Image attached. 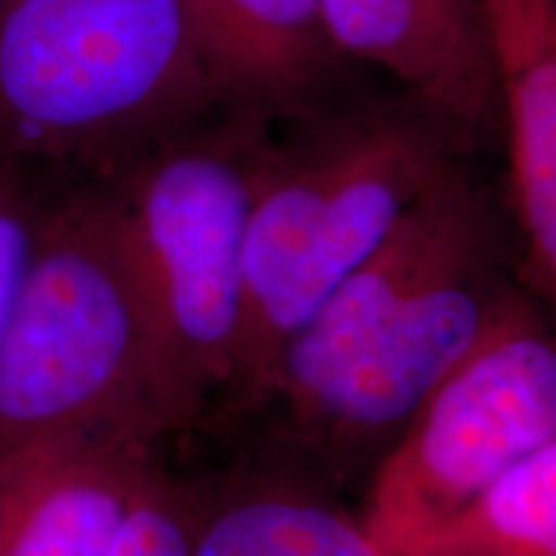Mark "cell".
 <instances>
[{
  "instance_id": "1",
  "label": "cell",
  "mask_w": 556,
  "mask_h": 556,
  "mask_svg": "<svg viewBox=\"0 0 556 556\" xmlns=\"http://www.w3.org/2000/svg\"><path fill=\"white\" fill-rule=\"evenodd\" d=\"M199 422L111 193H75L39 214L31 266L0 332V456L70 433L155 446Z\"/></svg>"
},
{
  "instance_id": "2",
  "label": "cell",
  "mask_w": 556,
  "mask_h": 556,
  "mask_svg": "<svg viewBox=\"0 0 556 556\" xmlns=\"http://www.w3.org/2000/svg\"><path fill=\"white\" fill-rule=\"evenodd\" d=\"M462 152L420 106L361 111L291 148H263L229 405L250 407L283 345Z\"/></svg>"
},
{
  "instance_id": "3",
  "label": "cell",
  "mask_w": 556,
  "mask_h": 556,
  "mask_svg": "<svg viewBox=\"0 0 556 556\" xmlns=\"http://www.w3.org/2000/svg\"><path fill=\"white\" fill-rule=\"evenodd\" d=\"M176 0H0V144L131 160L214 106Z\"/></svg>"
},
{
  "instance_id": "4",
  "label": "cell",
  "mask_w": 556,
  "mask_h": 556,
  "mask_svg": "<svg viewBox=\"0 0 556 556\" xmlns=\"http://www.w3.org/2000/svg\"><path fill=\"white\" fill-rule=\"evenodd\" d=\"M253 131H178L109 186L165 358L201 420L238 374L245 232L263 157Z\"/></svg>"
},
{
  "instance_id": "5",
  "label": "cell",
  "mask_w": 556,
  "mask_h": 556,
  "mask_svg": "<svg viewBox=\"0 0 556 556\" xmlns=\"http://www.w3.org/2000/svg\"><path fill=\"white\" fill-rule=\"evenodd\" d=\"M556 441V343L528 291L379 456L358 520L389 548Z\"/></svg>"
},
{
  "instance_id": "6",
  "label": "cell",
  "mask_w": 556,
  "mask_h": 556,
  "mask_svg": "<svg viewBox=\"0 0 556 556\" xmlns=\"http://www.w3.org/2000/svg\"><path fill=\"white\" fill-rule=\"evenodd\" d=\"M520 291L503 242L438 276L379 325L287 433L340 469L392 446L415 409L448 377Z\"/></svg>"
},
{
  "instance_id": "7",
  "label": "cell",
  "mask_w": 556,
  "mask_h": 556,
  "mask_svg": "<svg viewBox=\"0 0 556 556\" xmlns=\"http://www.w3.org/2000/svg\"><path fill=\"white\" fill-rule=\"evenodd\" d=\"M503 242L484 186L451 163L283 345L250 407L296 415L384 319L438 276Z\"/></svg>"
},
{
  "instance_id": "8",
  "label": "cell",
  "mask_w": 556,
  "mask_h": 556,
  "mask_svg": "<svg viewBox=\"0 0 556 556\" xmlns=\"http://www.w3.org/2000/svg\"><path fill=\"white\" fill-rule=\"evenodd\" d=\"M343 60L397 78L415 106L464 144L503 129L495 60L479 0H317Z\"/></svg>"
},
{
  "instance_id": "9",
  "label": "cell",
  "mask_w": 556,
  "mask_h": 556,
  "mask_svg": "<svg viewBox=\"0 0 556 556\" xmlns=\"http://www.w3.org/2000/svg\"><path fill=\"white\" fill-rule=\"evenodd\" d=\"M155 464L152 443L109 433L9 451L0 456V556H109Z\"/></svg>"
},
{
  "instance_id": "10",
  "label": "cell",
  "mask_w": 556,
  "mask_h": 556,
  "mask_svg": "<svg viewBox=\"0 0 556 556\" xmlns=\"http://www.w3.org/2000/svg\"><path fill=\"white\" fill-rule=\"evenodd\" d=\"M495 60L518 283L556 294V0H479Z\"/></svg>"
},
{
  "instance_id": "11",
  "label": "cell",
  "mask_w": 556,
  "mask_h": 556,
  "mask_svg": "<svg viewBox=\"0 0 556 556\" xmlns=\"http://www.w3.org/2000/svg\"><path fill=\"white\" fill-rule=\"evenodd\" d=\"M214 101L253 116H317L343 54L317 0H176Z\"/></svg>"
},
{
  "instance_id": "12",
  "label": "cell",
  "mask_w": 556,
  "mask_h": 556,
  "mask_svg": "<svg viewBox=\"0 0 556 556\" xmlns=\"http://www.w3.org/2000/svg\"><path fill=\"white\" fill-rule=\"evenodd\" d=\"M189 556H392L315 486L255 471L217 490H193Z\"/></svg>"
},
{
  "instance_id": "13",
  "label": "cell",
  "mask_w": 556,
  "mask_h": 556,
  "mask_svg": "<svg viewBox=\"0 0 556 556\" xmlns=\"http://www.w3.org/2000/svg\"><path fill=\"white\" fill-rule=\"evenodd\" d=\"M392 556H556V441L451 516L387 548Z\"/></svg>"
},
{
  "instance_id": "14",
  "label": "cell",
  "mask_w": 556,
  "mask_h": 556,
  "mask_svg": "<svg viewBox=\"0 0 556 556\" xmlns=\"http://www.w3.org/2000/svg\"><path fill=\"white\" fill-rule=\"evenodd\" d=\"M193 490L155 464L109 556H189Z\"/></svg>"
},
{
  "instance_id": "15",
  "label": "cell",
  "mask_w": 556,
  "mask_h": 556,
  "mask_svg": "<svg viewBox=\"0 0 556 556\" xmlns=\"http://www.w3.org/2000/svg\"><path fill=\"white\" fill-rule=\"evenodd\" d=\"M39 214L9 173L0 170V332L9 323L37 245Z\"/></svg>"
}]
</instances>
